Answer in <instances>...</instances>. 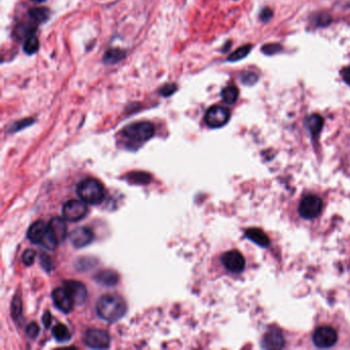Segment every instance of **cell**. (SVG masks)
<instances>
[{
  "label": "cell",
  "instance_id": "obj_33",
  "mask_svg": "<svg viewBox=\"0 0 350 350\" xmlns=\"http://www.w3.org/2000/svg\"><path fill=\"white\" fill-rule=\"evenodd\" d=\"M26 333H27L28 337H30L32 339L36 338L38 336V334H39V326L37 325L36 322H31V323H29L27 325Z\"/></svg>",
  "mask_w": 350,
  "mask_h": 350
},
{
  "label": "cell",
  "instance_id": "obj_32",
  "mask_svg": "<svg viewBox=\"0 0 350 350\" xmlns=\"http://www.w3.org/2000/svg\"><path fill=\"white\" fill-rule=\"evenodd\" d=\"M34 122L33 118H26V119H22L17 122H14L11 126V131H17L20 129H23L29 125H31Z\"/></svg>",
  "mask_w": 350,
  "mask_h": 350
},
{
  "label": "cell",
  "instance_id": "obj_23",
  "mask_svg": "<svg viewBox=\"0 0 350 350\" xmlns=\"http://www.w3.org/2000/svg\"><path fill=\"white\" fill-rule=\"evenodd\" d=\"M51 333H52V336L54 337V339L61 343L67 342L71 338V334H70L69 328L63 323H59V324L54 325L52 327Z\"/></svg>",
  "mask_w": 350,
  "mask_h": 350
},
{
  "label": "cell",
  "instance_id": "obj_4",
  "mask_svg": "<svg viewBox=\"0 0 350 350\" xmlns=\"http://www.w3.org/2000/svg\"><path fill=\"white\" fill-rule=\"evenodd\" d=\"M322 208H323L322 199L316 195L309 194L301 199L298 210L302 218L310 220L318 217Z\"/></svg>",
  "mask_w": 350,
  "mask_h": 350
},
{
  "label": "cell",
  "instance_id": "obj_26",
  "mask_svg": "<svg viewBox=\"0 0 350 350\" xmlns=\"http://www.w3.org/2000/svg\"><path fill=\"white\" fill-rule=\"evenodd\" d=\"M128 179L132 183L146 184L150 181V176L145 172H130L128 174Z\"/></svg>",
  "mask_w": 350,
  "mask_h": 350
},
{
  "label": "cell",
  "instance_id": "obj_1",
  "mask_svg": "<svg viewBox=\"0 0 350 350\" xmlns=\"http://www.w3.org/2000/svg\"><path fill=\"white\" fill-rule=\"evenodd\" d=\"M155 132L154 125L148 121L133 122L119 132V137L128 149H137L148 140H150Z\"/></svg>",
  "mask_w": 350,
  "mask_h": 350
},
{
  "label": "cell",
  "instance_id": "obj_28",
  "mask_svg": "<svg viewBox=\"0 0 350 350\" xmlns=\"http://www.w3.org/2000/svg\"><path fill=\"white\" fill-rule=\"evenodd\" d=\"M258 76L250 71H244L240 74V81L245 85H252L258 81Z\"/></svg>",
  "mask_w": 350,
  "mask_h": 350
},
{
  "label": "cell",
  "instance_id": "obj_27",
  "mask_svg": "<svg viewBox=\"0 0 350 350\" xmlns=\"http://www.w3.org/2000/svg\"><path fill=\"white\" fill-rule=\"evenodd\" d=\"M332 22V17L329 14H327L326 12H320L317 13L315 15V17H313V23L314 25H316L317 27H323L328 25Z\"/></svg>",
  "mask_w": 350,
  "mask_h": 350
},
{
  "label": "cell",
  "instance_id": "obj_10",
  "mask_svg": "<svg viewBox=\"0 0 350 350\" xmlns=\"http://www.w3.org/2000/svg\"><path fill=\"white\" fill-rule=\"evenodd\" d=\"M52 300L54 305L64 313H69L73 309L74 300L71 297L70 293L67 290V288L64 287H57L52 290L51 294Z\"/></svg>",
  "mask_w": 350,
  "mask_h": 350
},
{
  "label": "cell",
  "instance_id": "obj_39",
  "mask_svg": "<svg viewBox=\"0 0 350 350\" xmlns=\"http://www.w3.org/2000/svg\"><path fill=\"white\" fill-rule=\"evenodd\" d=\"M34 2H42V1H45V0H32Z\"/></svg>",
  "mask_w": 350,
  "mask_h": 350
},
{
  "label": "cell",
  "instance_id": "obj_24",
  "mask_svg": "<svg viewBox=\"0 0 350 350\" xmlns=\"http://www.w3.org/2000/svg\"><path fill=\"white\" fill-rule=\"evenodd\" d=\"M251 49V45L250 44H246V45H243L239 48H237L235 51H233L227 59L228 62H236V61H239V60H242L243 57H245L249 51Z\"/></svg>",
  "mask_w": 350,
  "mask_h": 350
},
{
  "label": "cell",
  "instance_id": "obj_8",
  "mask_svg": "<svg viewBox=\"0 0 350 350\" xmlns=\"http://www.w3.org/2000/svg\"><path fill=\"white\" fill-rule=\"evenodd\" d=\"M84 343L90 348L105 349L110 346V336L106 330L90 328L84 334Z\"/></svg>",
  "mask_w": 350,
  "mask_h": 350
},
{
  "label": "cell",
  "instance_id": "obj_29",
  "mask_svg": "<svg viewBox=\"0 0 350 350\" xmlns=\"http://www.w3.org/2000/svg\"><path fill=\"white\" fill-rule=\"evenodd\" d=\"M11 313L14 319H17L21 317L22 314V302L21 298L18 296H14L13 301H12V306H11Z\"/></svg>",
  "mask_w": 350,
  "mask_h": 350
},
{
  "label": "cell",
  "instance_id": "obj_11",
  "mask_svg": "<svg viewBox=\"0 0 350 350\" xmlns=\"http://www.w3.org/2000/svg\"><path fill=\"white\" fill-rule=\"evenodd\" d=\"M69 239L75 247L80 248L88 245L92 241L93 233L87 227H78L70 233Z\"/></svg>",
  "mask_w": 350,
  "mask_h": 350
},
{
  "label": "cell",
  "instance_id": "obj_21",
  "mask_svg": "<svg viewBox=\"0 0 350 350\" xmlns=\"http://www.w3.org/2000/svg\"><path fill=\"white\" fill-rule=\"evenodd\" d=\"M29 17L36 24L44 23L49 17V10L46 7H35L31 8L28 12Z\"/></svg>",
  "mask_w": 350,
  "mask_h": 350
},
{
  "label": "cell",
  "instance_id": "obj_19",
  "mask_svg": "<svg viewBox=\"0 0 350 350\" xmlns=\"http://www.w3.org/2000/svg\"><path fill=\"white\" fill-rule=\"evenodd\" d=\"M305 125L313 137H316L323 126V118L318 114H312L305 120Z\"/></svg>",
  "mask_w": 350,
  "mask_h": 350
},
{
  "label": "cell",
  "instance_id": "obj_13",
  "mask_svg": "<svg viewBox=\"0 0 350 350\" xmlns=\"http://www.w3.org/2000/svg\"><path fill=\"white\" fill-rule=\"evenodd\" d=\"M48 231V226L42 222V221H36L34 222L28 229L27 236L30 241L34 243H40L44 241Z\"/></svg>",
  "mask_w": 350,
  "mask_h": 350
},
{
  "label": "cell",
  "instance_id": "obj_18",
  "mask_svg": "<svg viewBox=\"0 0 350 350\" xmlns=\"http://www.w3.org/2000/svg\"><path fill=\"white\" fill-rule=\"evenodd\" d=\"M245 236L251 241H254L255 243H257L258 245L263 246V247L268 246L270 243V240L268 236L265 234V232H263L261 229H258V228H248L245 231Z\"/></svg>",
  "mask_w": 350,
  "mask_h": 350
},
{
  "label": "cell",
  "instance_id": "obj_14",
  "mask_svg": "<svg viewBox=\"0 0 350 350\" xmlns=\"http://www.w3.org/2000/svg\"><path fill=\"white\" fill-rule=\"evenodd\" d=\"M284 345V339L280 330L277 328L269 329L263 337L262 347L268 349L282 348Z\"/></svg>",
  "mask_w": 350,
  "mask_h": 350
},
{
  "label": "cell",
  "instance_id": "obj_34",
  "mask_svg": "<svg viewBox=\"0 0 350 350\" xmlns=\"http://www.w3.org/2000/svg\"><path fill=\"white\" fill-rule=\"evenodd\" d=\"M35 256L36 252L33 249H27L24 254H23V262L27 265L30 266L31 264H33L34 260H35Z\"/></svg>",
  "mask_w": 350,
  "mask_h": 350
},
{
  "label": "cell",
  "instance_id": "obj_5",
  "mask_svg": "<svg viewBox=\"0 0 350 350\" xmlns=\"http://www.w3.org/2000/svg\"><path fill=\"white\" fill-rule=\"evenodd\" d=\"M338 341L337 330L328 325L318 326L312 335V342L318 348L333 347Z\"/></svg>",
  "mask_w": 350,
  "mask_h": 350
},
{
  "label": "cell",
  "instance_id": "obj_36",
  "mask_svg": "<svg viewBox=\"0 0 350 350\" xmlns=\"http://www.w3.org/2000/svg\"><path fill=\"white\" fill-rule=\"evenodd\" d=\"M40 263L42 265V267L46 270H49L50 269V259L46 256V255H41L40 256Z\"/></svg>",
  "mask_w": 350,
  "mask_h": 350
},
{
  "label": "cell",
  "instance_id": "obj_25",
  "mask_svg": "<svg viewBox=\"0 0 350 350\" xmlns=\"http://www.w3.org/2000/svg\"><path fill=\"white\" fill-rule=\"evenodd\" d=\"M23 48H24V51L27 54L35 53L38 50V48H39V42H38L37 37L33 35V36L29 37L28 39H26Z\"/></svg>",
  "mask_w": 350,
  "mask_h": 350
},
{
  "label": "cell",
  "instance_id": "obj_7",
  "mask_svg": "<svg viewBox=\"0 0 350 350\" xmlns=\"http://www.w3.org/2000/svg\"><path fill=\"white\" fill-rule=\"evenodd\" d=\"M62 212L64 219L68 221H79L87 213L86 202L83 200H69L63 205Z\"/></svg>",
  "mask_w": 350,
  "mask_h": 350
},
{
  "label": "cell",
  "instance_id": "obj_30",
  "mask_svg": "<svg viewBox=\"0 0 350 350\" xmlns=\"http://www.w3.org/2000/svg\"><path fill=\"white\" fill-rule=\"evenodd\" d=\"M281 49H282V47L278 43H269V44H265L262 46L263 53L268 54V55L275 54V53L279 52Z\"/></svg>",
  "mask_w": 350,
  "mask_h": 350
},
{
  "label": "cell",
  "instance_id": "obj_35",
  "mask_svg": "<svg viewBox=\"0 0 350 350\" xmlns=\"http://www.w3.org/2000/svg\"><path fill=\"white\" fill-rule=\"evenodd\" d=\"M272 15H273V12H272V10H271L269 7L263 8V9L261 10V12H260V18H261V21H263V22L269 21V20L272 17Z\"/></svg>",
  "mask_w": 350,
  "mask_h": 350
},
{
  "label": "cell",
  "instance_id": "obj_17",
  "mask_svg": "<svg viewBox=\"0 0 350 350\" xmlns=\"http://www.w3.org/2000/svg\"><path fill=\"white\" fill-rule=\"evenodd\" d=\"M94 280L96 282L103 284V285L112 286V285H115L118 282V275L113 270L105 269V270L99 271L94 275Z\"/></svg>",
  "mask_w": 350,
  "mask_h": 350
},
{
  "label": "cell",
  "instance_id": "obj_38",
  "mask_svg": "<svg viewBox=\"0 0 350 350\" xmlns=\"http://www.w3.org/2000/svg\"><path fill=\"white\" fill-rule=\"evenodd\" d=\"M342 76H343V79L348 84H350V67H347V68L342 70Z\"/></svg>",
  "mask_w": 350,
  "mask_h": 350
},
{
  "label": "cell",
  "instance_id": "obj_6",
  "mask_svg": "<svg viewBox=\"0 0 350 350\" xmlns=\"http://www.w3.org/2000/svg\"><path fill=\"white\" fill-rule=\"evenodd\" d=\"M229 118L230 111L222 106L210 107L204 115L205 123L212 128H218L225 125L228 122Z\"/></svg>",
  "mask_w": 350,
  "mask_h": 350
},
{
  "label": "cell",
  "instance_id": "obj_9",
  "mask_svg": "<svg viewBox=\"0 0 350 350\" xmlns=\"http://www.w3.org/2000/svg\"><path fill=\"white\" fill-rule=\"evenodd\" d=\"M223 266L230 272L239 273L244 269L245 260L238 250L226 251L221 258Z\"/></svg>",
  "mask_w": 350,
  "mask_h": 350
},
{
  "label": "cell",
  "instance_id": "obj_16",
  "mask_svg": "<svg viewBox=\"0 0 350 350\" xmlns=\"http://www.w3.org/2000/svg\"><path fill=\"white\" fill-rule=\"evenodd\" d=\"M37 24L34 23L33 21H24V22H21L18 23L15 27H14V30H13V37L16 39V40H24V39H28L29 37L33 36L36 29H37Z\"/></svg>",
  "mask_w": 350,
  "mask_h": 350
},
{
  "label": "cell",
  "instance_id": "obj_20",
  "mask_svg": "<svg viewBox=\"0 0 350 350\" xmlns=\"http://www.w3.org/2000/svg\"><path fill=\"white\" fill-rule=\"evenodd\" d=\"M125 56V52L119 48H110L103 55V62L106 65H114Z\"/></svg>",
  "mask_w": 350,
  "mask_h": 350
},
{
  "label": "cell",
  "instance_id": "obj_2",
  "mask_svg": "<svg viewBox=\"0 0 350 350\" xmlns=\"http://www.w3.org/2000/svg\"><path fill=\"white\" fill-rule=\"evenodd\" d=\"M126 303L118 295L107 294L99 298L95 304L98 315L109 322L119 320L126 313Z\"/></svg>",
  "mask_w": 350,
  "mask_h": 350
},
{
  "label": "cell",
  "instance_id": "obj_12",
  "mask_svg": "<svg viewBox=\"0 0 350 350\" xmlns=\"http://www.w3.org/2000/svg\"><path fill=\"white\" fill-rule=\"evenodd\" d=\"M64 286L70 293L75 304H82L85 301L87 297V290L82 282L77 280H67L64 281Z\"/></svg>",
  "mask_w": 350,
  "mask_h": 350
},
{
  "label": "cell",
  "instance_id": "obj_31",
  "mask_svg": "<svg viewBox=\"0 0 350 350\" xmlns=\"http://www.w3.org/2000/svg\"><path fill=\"white\" fill-rule=\"evenodd\" d=\"M177 85L174 83H166L164 85H162L159 89V93L162 95V96H169L171 95L172 93L176 92L177 90Z\"/></svg>",
  "mask_w": 350,
  "mask_h": 350
},
{
  "label": "cell",
  "instance_id": "obj_3",
  "mask_svg": "<svg viewBox=\"0 0 350 350\" xmlns=\"http://www.w3.org/2000/svg\"><path fill=\"white\" fill-rule=\"evenodd\" d=\"M78 196L86 203L98 204L104 198L103 185L93 178H85L81 180L76 187Z\"/></svg>",
  "mask_w": 350,
  "mask_h": 350
},
{
  "label": "cell",
  "instance_id": "obj_37",
  "mask_svg": "<svg viewBox=\"0 0 350 350\" xmlns=\"http://www.w3.org/2000/svg\"><path fill=\"white\" fill-rule=\"evenodd\" d=\"M42 322L44 324L45 327H48L50 325V322H51V315L49 312H45L43 314V317H42Z\"/></svg>",
  "mask_w": 350,
  "mask_h": 350
},
{
  "label": "cell",
  "instance_id": "obj_22",
  "mask_svg": "<svg viewBox=\"0 0 350 350\" xmlns=\"http://www.w3.org/2000/svg\"><path fill=\"white\" fill-rule=\"evenodd\" d=\"M239 95V91L238 88L234 85H228L225 88H223L222 92H221V96L222 100L225 104L227 105H232L234 104Z\"/></svg>",
  "mask_w": 350,
  "mask_h": 350
},
{
  "label": "cell",
  "instance_id": "obj_15",
  "mask_svg": "<svg viewBox=\"0 0 350 350\" xmlns=\"http://www.w3.org/2000/svg\"><path fill=\"white\" fill-rule=\"evenodd\" d=\"M47 225L51 236L56 240L57 243L62 242L67 235V225L65 221L61 218H53Z\"/></svg>",
  "mask_w": 350,
  "mask_h": 350
}]
</instances>
